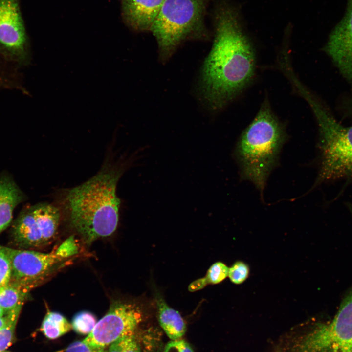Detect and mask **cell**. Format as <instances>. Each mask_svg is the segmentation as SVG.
Listing matches in <instances>:
<instances>
[{
    "label": "cell",
    "instance_id": "1",
    "mask_svg": "<svg viewBox=\"0 0 352 352\" xmlns=\"http://www.w3.org/2000/svg\"><path fill=\"white\" fill-rule=\"evenodd\" d=\"M214 20V40L203 64L200 87L206 104L218 110L250 83L255 75L256 55L237 7L222 0Z\"/></svg>",
    "mask_w": 352,
    "mask_h": 352
},
{
    "label": "cell",
    "instance_id": "2",
    "mask_svg": "<svg viewBox=\"0 0 352 352\" xmlns=\"http://www.w3.org/2000/svg\"><path fill=\"white\" fill-rule=\"evenodd\" d=\"M122 173L121 168H105L68 192L71 224L86 243L110 236L116 230L120 205L116 186Z\"/></svg>",
    "mask_w": 352,
    "mask_h": 352
},
{
    "label": "cell",
    "instance_id": "3",
    "mask_svg": "<svg viewBox=\"0 0 352 352\" xmlns=\"http://www.w3.org/2000/svg\"><path fill=\"white\" fill-rule=\"evenodd\" d=\"M286 138L283 126L265 99L240 136L235 150L242 177L252 182L261 196Z\"/></svg>",
    "mask_w": 352,
    "mask_h": 352
},
{
    "label": "cell",
    "instance_id": "4",
    "mask_svg": "<svg viewBox=\"0 0 352 352\" xmlns=\"http://www.w3.org/2000/svg\"><path fill=\"white\" fill-rule=\"evenodd\" d=\"M298 89L310 105L319 128L321 165L313 187L327 181L352 180V126H345L338 122L303 86Z\"/></svg>",
    "mask_w": 352,
    "mask_h": 352
},
{
    "label": "cell",
    "instance_id": "5",
    "mask_svg": "<svg viewBox=\"0 0 352 352\" xmlns=\"http://www.w3.org/2000/svg\"><path fill=\"white\" fill-rule=\"evenodd\" d=\"M210 0H165L150 29L162 62L167 61L182 43L208 37L204 20Z\"/></svg>",
    "mask_w": 352,
    "mask_h": 352
},
{
    "label": "cell",
    "instance_id": "6",
    "mask_svg": "<svg viewBox=\"0 0 352 352\" xmlns=\"http://www.w3.org/2000/svg\"><path fill=\"white\" fill-rule=\"evenodd\" d=\"M60 220L59 210L52 204L42 203L27 207L12 225L13 241L22 249L47 245L54 239Z\"/></svg>",
    "mask_w": 352,
    "mask_h": 352
},
{
    "label": "cell",
    "instance_id": "7",
    "mask_svg": "<svg viewBox=\"0 0 352 352\" xmlns=\"http://www.w3.org/2000/svg\"><path fill=\"white\" fill-rule=\"evenodd\" d=\"M303 352H352V286L330 322L311 332Z\"/></svg>",
    "mask_w": 352,
    "mask_h": 352
},
{
    "label": "cell",
    "instance_id": "8",
    "mask_svg": "<svg viewBox=\"0 0 352 352\" xmlns=\"http://www.w3.org/2000/svg\"><path fill=\"white\" fill-rule=\"evenodd\" d=\"M142 318L136 304L113 300L106 314L83 341L92 347L106 348L121 336L133 333Z\"/></svg>",
    "mask_w": 352,
    "mask_h": 352
},
{
    "label": "cell",
    "instance_id": "9",
    "mask_svg": "<svg viewBox=\"0 0 352 352\" xmlns=\"http://www.w3.org/2000/svg\"><path fill=\"white\" fill-rule=\"evenodd\" d=\"M3 247L11 263L9 283L28 291L42 282L64 260L54 252L44 253Z\"/></svg>",
    "mask_w": 352,
    "mask_h": 352
},
{
    "label": "cell",
    "instance_id": "10",
    "mask_svg": "<svg viewBox=\"0 0 352 352\" xmlns=\"http://www.w3.org/2000/svg\"><path fill=\"white\" fill-rule=\"evenodd\" d=\"M27 38L18 0H0V54L21 64L30 60Z\"/></svg>",
    "mask_w": 352,
    "mask_h": 352
},
{
    "label": "cell",
    "instance_id": "11",
    "mask_svg": "<svg viewBox=\"0 0 352 352\" xmlns=\"http://www.w3.org/2000/svg\"><path fill=\"white\" fill-rule=\"evenodd\" d=\"M324 50L352 85V0H347L345 15L330 34Z\"/></svg>",
    "mask_w": 352,
    "mask_h": 352
},
{
    "label": "cell",
    "instance_id": "12",
    "mask_svg": "<svg viewBox=\"0 0 352 352\" xmlns=\"http://www.w3.org/2000/svg\"><path fill=\"white\" fill-rule=\"evenodd\" d=\"M165 0H122L126 23L137 31L150 30Z\"/></svg>",
    "mask_w": 352,
    "mask_h": 352
},
{
    "label": "cell",
    "instance_id": "13",
    "mask_svg": "<svg viewBox=\"0 0 352 352\" xmlns=\"http://www.w3.org/2000/svg\"><path fill=\"white\" fill-rule=\"evenodd\" d=\"M23 198V193L9 176L0 177V234L10 224L13 210Z\"/></svg>",
    "mask_w": 352,
    "mask_h": 352
},
{
    "label": "cell",
    "instance_id": "14",
    "mask_svg": "<svg viewBox=\"0 0 352 352\" xmlns=\"http://www.w3.org/2000/svg\"><path fill=\"white\" fill-rule=\"evenodd\" d=\"M160 325L172 340L179 339L185 333L186 325L179 313L168 305L159 295L155 296Z\"/></svg>",
    "mask_w": 352,
    "mask_h": 352
},
{
    "label": "cell",
    "instance_id": "15",
    "mask_svg": "<svg viewBox=\"0 0 352 352\" xmlns=\"http://www.w3.org/2000/svg\"><path fill=\"white\" fill-rule=\"evenodd\" d=\"M72 329L66 318L61 314L53 311L48 312L41 326V330L49 339H55L70 331Z\"/></svg>",
    "mask_w": 352,
    "mask_h": 352
},
{
    "label": "cell",
    "instance_id": "16",
    "mask_svg": "<svg viewBox=\"0 0 352 352\" xmlns=\"http://www.w3.org/2000/svg\"><path fill=\"white\" fill-rule=\"evenodd\" d=\"M28 291L9 283L0 287V307L7 314L20 305H23Z\"/></svg>",
    "mask_w": 352,
    "mask_h": 352
},
{
    "label": "cell",
    "instance_id": "17",
    "mask_svg": "<svg viewBox=\"0 0 352 352\" xmlns=\"http://www.w3.org/2000/svg\"><path fill=\"white\" fill-rule=\"evenodd\" d=\"M228 270L229 267L223 263L216 262L208 269L206 276L192 283L188 289L193 292L202 289L207 284L220 283L228 276Z\"/></svg>",
    "mask_w": 352,
    "mask_h": 352
},
{
    "label": "cell",
    "instance_id": "18",
    "mask_svg": "<svg viewBox=\"0 0 352 352\" xmlns=\"http://www.w3.org/2000/svg\"><path fill=\"white\" fill-rule=\"evenodd\" d=\"M23 305H20L7 314L8 320L0 329V352L6 350L14 339L15 329L18 319Z\"/></svg>",
    "mask_w": 352,
    "mask_h": 352
},
{
    "label": "cell",
    "instance_id": "19",
    "mask_svg": "<svg viewBox=\"0 0 352 352\" xmlns=\"http://www.w3.org/2000/svg\"><path fill=\"white\" fill-rule=\"evenodd\" d=\"M97 321L93 314L87 311L76 313L73 317L71 326L75 332L81 334H88L93 330Z\"/></svg>",
    "mask_w": 352,
    "mask_h": 352
},
{
    "label": "cell",
    "instance_id": "20",
    "mask_svg": "<svg viewBox=\"0 0 352 352\" xmlns=\"http://www.w3.org/2000/svg\"><path fill=\"white\" fill-rule=\"evenodd\" d=\"M107 352H140V350L134 334L131 333L112 342Z\"/></svg>",
    "mask_w": 352,
    "mask_h": 352
},
{
    "label": "cell",
    "instance_id": "21",
    "mask_svg": "<svg viewBox=\"0 0 352 352\" xmlns=\"http://www.w3.org/2000/svg\"><path fill=\"white\" fill-rule=\"evenodd\" d=\"M249 272L248 265L243 261H238L229 268L228 277L231 282L239 285L247 279Z\"/></svg>",
    "mask_w": 352,
    "mask_h": 352
},
{
    "label": "cell",
    "instance_id": "22",
    "mask_svg": "<svg viewBox=\"0 0 352 352\" xmlns=\"http://www.w3.org/2000/svg\"><path fill=\"white\" fill-rule=\"evenodd\" d=\"M55 255L63 260L69 258L78 253V246L73 236L65 240L54 251Z\"/></svg>",
    "mask_w": 352,
    "mask_h": 352
},
{
    "label": "cell",
    "instance_id": "23",
    "mask_svg": "<svg viewBox=\"0 0 352 352\" xmlns=\"http://www.w3.org/2000/svg\"><path fill=\"white\" fill-rule=\"evenodd\" d=\"M11 276V266L8 256L0 245V287L8 284Z\"/></svg>",
    "mask_w": 352,
    "mask_h": 352
},
{
    "label": "cell",
    "instance_id": "24",
    "mask_svg": "<svg viewBox=\"0 0 352 352\" xmlns=\"http://www.w3.org/2000/svg\"><path fill=\"white\" fill-rule=\"evenodd\" d=\"M65 352H107L106 348L92 347L82 341H76L65 349Z\"/></svg>",
    "mask_w": 352,
    "mask_h": 352
},
{
    "label": "cell",
    "instance_id": "25",
    "mask_svg": "<svg viewBox=\"0 0 352 352\" xmlns=\"http://www.w3.org/2000/svg\"><path fill=\"white\" fill-rule=\"evenodd\" d=\"M164 352H193L189 344L184 340H175L165 346Z\"/></svg>",
    "mask_w": 352,
    "mask_h": 352
},
{
    "label": "cell",
    "instance_id": "26",
    "mask_svg": "<svg viewBox=\"0 0 352 352\" xmlns=\"http://www.w3.org/2000/svg\"><path fill=\"white\" fill-rule=\"evenodd\" d=\"M8 320L7 315L0 316V329L7 323Z\"/></svg>",
    "mask_w": 352,
    "mask_h": 352
},
{
    "label": "cell",
    "instance_id": "27",
    "mask_svg": "<svg viewBox=\"0 0 352 352\" xmlns=\"http://www.w3.org/2000/svg\"><path fill=\"white\" fill-rule=\"evenodd\" d=\"M349 110L350 112V114L352 115V99L349 102Z\"/></svg>",
    "mask_w": 352,
    "mask_h": 352
},
{
    "label": "cell",
    "instance_id": "28",
    "mask_svg": "<svg viewBox=\"0 0 352 352\" xmlns=\"http://www.w3.org/2000/svg\"><path fill=\"white\" fill-rule=\"evenodd\" d=\"M5 311L3 310V309L0 307V316H4L5 314Z\"/></svg>",
    "mask_w": 352,
    "mask_h": 352
},
{
    "label": "cell",
    "instance_id": "29",
    "mask_svg": "<svg viewBox=\"0 0 352 352\" xmlns=\"http://www.w3.org/2000/svg\"><path fill=\"white\" fill-rule=\"evenodd\" d=\"M65 351V349H63V350H58V351L54 352H64ZM3 352H11L6 350Z\"/></svg>",
    "mask_w": 352,
    "mask_h": 352
},
{
    "label": "cell",
    "instance_id": "30",
    "mask_svg": "<svg viewBox=\"0 0 352 352\" xmlns=\"http://www.w3.org/2000/svg\"><path fill=\"white\" fill-rule=\"evenodd\" d=\"M2 80V78H1V75H0V83H1V82H2V80Z\"/></svg>",
    "mask_w": 352,
    "mask_h": 352
}]
</instances>
